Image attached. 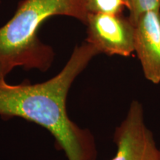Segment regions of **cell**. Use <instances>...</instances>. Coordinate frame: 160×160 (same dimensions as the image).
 <instances>
[{
    "label": "cell",
    "instance_id": "cell-2",
    "mask_svg": "<svg viewBox=\"0 0 160 160\" xmlns=\"http://www.w3.org/2000/svg\"><path fill=\"white\" fill-rule=\"evenodd\" d=\"M53 16H66L86 23L85 0H22L13 17L0 28V77L22 67L45 72L51 67L54 52L38 37L40 26Z\"/></svg>",
    "mask_w": 160,
    "mask_h": 160
},
{
    "label": "cell",
    "instance_id": "cell-4",
    "mask_svg": "<svg viewBox=\"0 0 160 160\" xmlns=\"http://www.w3.org/2000/svg\"><path fill=\"white\" fill-rule=\"evenodd\" d=\"M113 141L117 152L111 160L159 159V148L145 125L143 106L137 100L131 102L125 118L116 128Z\"/></svg>",
    "mask_w": 160,
    "mask_h": 160
},
{
    "label": "cell",
    "instance_id": "cell-3",
    "mask_svg": "<svg viewBox=\"0 0 160 160\" xmlns=\"http://www.w3.org/2000/svg\"><path fill=\"white\" fill-rule=\"evenodd\" d=\"M85 42L99 53L128 57L134 53V24L123 13H88Z\"/></svg>",
    "mask_w": 160,
    "mask_h": 160
},
{
    "label": "cell",
    "instance_id": "cell-6",
    "mask_svg": "<svg viewBox=\"0 0 160 160\" xmlns=\"http://www.w3.org/2000/svg\"><path fill=\"white\" fill-rule=\"evenodd\" d=\"M88 13H123L128 9L127 0H85Z\"/></svg>",
    "mask_w": 160,
    "mask_h": 160
},
{
    "label": "cell",
    "instance_id": "cell-5",
    "mask_svg": "<svg viewBox=\"0 0 160 160\" xmlns=\"http://www.w3.org/2000/svg\"><path fill=\"white\" fill-rule=\"evenodd\" d=\"M133 24L134 53L145 79L158 85L160 83V10L146 12Z\"/></svg>",
    "mask_w": 160,
    "mask_h": 160
},
{
    "label": "cell",
    "instance_id": "cell-7",
    "mask_svg": "<svg viewBox=\"0 0 160 160\" xmlns=\"http://www.w3.org/2000/svg\"><path fill=\"white\" fill-rule=\"evenodd\" d=\"M127 3L128 17L133 23L146 12L160 10V0H127Z\"/></svg>",
    "mask_w": 160,
    "mask_h": 160
},
{
    "label": "cell",
    "instance_id": "cell-1",
    "mask_svg": "<svg viewBox=\"0 0 160 160\" xmlns=\"http://www.w3.org/2000/svg\"><path fill=\"white\" fill-rule=\"evenodd\" d=\"M98 54L96 48L84 42L76 46L61 71L48 81L11 85L0 77V117H20L47 129L68 160H96L94 137L70 119L66 100L72 84Z\"/></svg>",
    "mask_w": 160,
    "mask_h": 160
},
{
    "label": "cell",
    "instance_id": "cell-8",
    "mask_svg": "<svg viewBox=\"0 0 160 160\" xmlns=\"http://www.w3.org/2000/svg\"><path fill=\"white\" fill-rule=\"evenodd\" d=\"M159 160H160V148H159Z\"/></svg>",
    "mask_w": 160,
    "mask_h": 160
}]
</instances>
